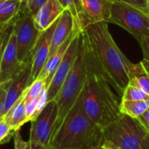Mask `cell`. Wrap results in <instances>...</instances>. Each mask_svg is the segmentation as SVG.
Instances as JSON below:
<instances>
[{
  "label": "cell",
  "instance_id": "cell-1",
  "mask_svg": "<svg viewBox=\"0 0 149 149\" xmlns=\"http://www.w3.org/2000/svg\"><path fill=\"white\" fill-rule=\"evenodd\" d=\"M86 64L101 75L119 95L129 83L128 68L132 63L113 40L107 22L92 24L81 31Z\"/></svg>",
  "mask_w": 149,
  "mask_h": 149
},
{
  "label": "cell",
  "instance_id": "cell-2",
  "mask_svg": "<svg viewBox=\"0 0 149 149\" xmlns=\"http://www.w3.org/2000/svg\"><path fill=\"white\" fill-rule=\"evenodd\" d=\"M82 108L92 122L104 132L120 115V101L108 82L87 66V78L80 94Z\"/></svg>",
  "mask_w": 149,
  "mask_h": 149
},
{
  "label": "cell",
  "instance_id": "cell-3",
  "mask_svg": "<svg viewBox=\"0 0 149 149\" xmlns=\"http://www.w3.org/2000/svg\"><path fill=\"white\" fill-rule=\"evenodd\" d=\"M103 132L85 113L80 97L58 130L52 135V149L101 148Z\"/></svg>",
  "mask_w": 149,
  "mask_h": 149
},
{
  "label": "cell",
  "instance_id": "cell-4",
  "mask_svg": "<svg viewBox=\"0 0 149 149\" xmlns=\"http://www.w3.org/2000/svg\"><path fill=\"white\" fill-rule=\"evenodd\" d=\"M87 78V64L85 47L80 35L79 45L75 62L66 77L62 87L55 97L58 107V115L52 135L58 130L66 116L78 101L85 86Z\"/></svg>",
  "mask_w": 149,
  "mask_h": 149
},
{
  "label": "cell",
  "instance_id": "cell-5",
  "mask_svg": "<svg viewBox=\"0 0 149 149\" xmlns=\"http://www.w3.org/2000/svg\"><path fill=\"white\" fill-rule=\"evenodd\" d=\"M148 137L137 119L121 114L103 132L101 149H141Z\"/></svg>",
  "mask_w": 149,
  "mask_h": 149
},
{
  "label": "cell",
  "instance_id": "cell-6",
  "mask_svg": "<svg viewBox=\"0 0 149 149\" xmlns=\"http://www.w3.org/2000/svg\"><path fill=\"white\" fill-rule=\"evenodd\" d=\"M107 23L122 27L132 34L139 44L143 38L149 37V14L132 5L113 2Z\"/></svg>",
  "mask_w": 149,
  "mask_h": 149
},
{
  "label": "cell",
  "instance_id": "cell-7",
  "mask_svg": "<svg viewBox=\"0 0 149 149\" xmlns=\"http://www.w3.org/2000/svg\"><path fill=\"white\" fill-rule=\"evenodd\" d=\"M17 42V58L23 65L31 60V53L41 32L36 28L33 16L30 11L22 10L13 23Z\"/></svg>",
  "mask_w": 149,
  "mask_h": 149
},
{
  "label": "cell",
  "instance_id": "cell-8",
  "mask_svg": "<svg viewBox=\"0 0 149 149\" xmlns=\"http://www.w3.org/2000/svg\"><path fill=\"white\" fill-rule=\"evenodd\" d=\"M58 115V107L53 100L47 102L43 111L31 121L30 139L32 143L49 147L55 122Z\"/></svg>",
  "mask_w": 149,
  "mask_h": 149
},
{
  "label": "cell",
  "instance_id": "cell-9",
  "mask_svg": "<svg viewBox=\"0 0 149 149\" xmlns=\"http://www.w3.org/2000/svg\"><path fill=\"white\" fill-rule=\"evenodd\" d=\"M81 31H79L72 41L71 42L68 49L66 50L63 59L61 60L60 64L58 65L50 84L46 87L47 92V102L52 101L55 99L57 94L58 93L60 88L62 87L66 77L68 76L74 62L77 58L79 40H80Z\"/></svg>",
  "mask_w": 149,
  "mask_h": 149
},
{
  "label": "cell",
  "instance_id": "cell-10",
  "mask_svg": "<svg viewBox=\"0 0 149 149\" xmlns=\"http://www.w3.org/2000/svg\"><path fill=\"white\" fill-rule=\"evenodd\" d=\"M82 14L79 28L82 31L92 24L108 22L113 2L111 0H79Z\"/></svg>",
  "mask_w": 149,
  "mask_h": 149
},
{
  "label": "cell",
  "instance_id": "cell-11",
  "mask_svg": "<svg viewBox=\"0 0 149 149\" xmlns=\"http://www.w3.org/2000/svg\"><path fill=\"white\" fill-rule=\"evenodd\" d=\"M56 24L57 22H55L45 31H42L38 40L36 43V45L31 53V65L28 86L38 78L40 72H42L45 63L49 58L51 41Z\"/></svg>",
  "mask_w": 149,
  "mask_h": 149
},
{
  "label": "cell",
  "instance_id": "cell-12",
  "mask_svg": "<svg viewBox=\"0 0 149 149\" xmlns=\"http://www.w3.org/2000/svg\"><path fill=\"white\" fill-rule=\"evenodd\" d=\"M26 64H21L17 58L16 37L12 28L3 53L0 71V83L12 80L22 71Z\"/></svg>",
  "mask_w": 149,
  "mask_h": 149
},
{
  "label": "cell",
  "instance_id": "cell-13",
  "mask_svg": "<svg viewBox=\"0 0 149 149\" xmlns=\"http://www.w3.org/2000/svg\"><path fill=\"white\" fill-rule=\"evenodd\" d=\"M31 60L29 61L24 66L22 71L12 80H10V83L6 91L3 117L13 107V105L23 95L24 92L27 88L30 72H31Z\"/></svg>",
  "mask_w": 149,
  "mask_h": 149
},
{
  "label": "cell",
  "instance_id": "cell-14",
  "mask_svg": "<svg viewBox=\"0 0 149 149\" xmlns=\"http://www.w3.org/2000/svg\"><path fill=\"white\" fill-rule=\"evenodd\" d=\"M76 29L79 28L72 13L68 10H65L60 17L58 19L52 33L49 58L59 48V46L72 34Z\"/></svg>",
  "mask_w": 149,
  "mask_h": 149
},
{
  "label": "cell",
  "instance_id": "cell-15",
  "mask_svg": "<svg viewBox=\"0 0 149 149\" xmlns=\"http://www.w3.org/2000/svg\"><path fill=\"white\" fill-rule=\"evenodd\" d=\"M65 10L58 0H48L33 16L36 28L40 32L45 31L58 21Z\"/></svg>",
  "mask_w": 149,
  "mask_h": 149
},
{
  "label": "cell",
  "instance_id": "cell-16",
  "mask_svg": "<svg viewBox=\"0 0 149 149\" xmlns=\"http://www.w3.org/2000/svg\"><path fill=\"white\" fill-rule=\"evenodd\" d=\"M79 31H80V30L76 29L72 32V34L59 46V48L48 58L47 62L45 63V65L42 72H40L38 78L42 79H44L45 81V86L46 87L50 84V82H51V80H52V77H53L58 65L60 64L61 60L63 59V57H64L66 50L68 49L71 42L72 41V39L74 38V37L76 36V34Z\"/></svg>",
  "mask_w": 149,
  "mask_h": 149
},
{
  "label": "cell",
  "instance_id": "cell-17",
  "mask_svg": "<svg viewBox=\"0 0 149 149\" xmlns=\"http://www.w3.org/2000/svg\"><path fill=\"white\" fill-rule=\"evenodd\" d=\"M129 83L146 93L149 96V62L146 59L138 64L131 63L128 68Z\"/></svg>",
  "mask_w": 149,
  "mask_h": 149
},
{
  "label": "cell",
  "instance_id": "cell-18",
  "mask_svg": "<svg viewBox=\"0 0 149 149\" xmlns=\"http://www.w3.org/2000/svg\"><path fill=\"white\" fill-rule=\"evenodd\" d=\"M2 120L10 127L12 132L20 130L21 127H23L27 122L24 93L13 105V107L6 113V114L3 115Z\"/></svg>",
  "mask_w": 149,
  "mask_h": 149
},
{
  "label": "cell",
  "instance_id": "cell-19",
  "mask_svg": "<svg viewBox=\"0 0 149 149\" xmlns=\"http://www.w3.org/2000/svg\"><path fill=\"white\" fill-rule=\"evenodd\" d=\"M22 8L21 0H7L0 3V29L13 23Z\"/></svg>",
  "mask_w": 149,
  "mask_h": 149
},
{
  "label": "cell",
  "instance_id": "cell-20",
  "mask_svg": "<svg viewBox=\"0 0 149 149\" xmlns=\"http://www.w3.org/2000/svg\"><path fill=\"white\" fill-rule=\"evenodd\" d=\"M149 108V100H120L121 114L138 119Z\"/></svg>",
  "mask_w": 149,
  "mask_h": 149
},
{
  "label": "cell",
  "instance_id": "cell-21",
  "mask_svg": "<svg viewBox=\"0 0 149 149\" xmlns=\"http://www.w3.org/2000/svg\"><path fill=\"white\" fill-rule=\"evenodd\" d=\"M45 81L42 79L38 78L34 80L24 92V102L27 103L32 100L38 99L39 94L41 93L42 90L45 88Z\"/></svg>",
  "mask_w": 149,
  "mask_h": 149
},
{
  "label": "cell",
  "instance_id": "cell-22",
  "mask_svg": "<svg viewBox=\"0 0 149 149\" xmlns=\"http://www.w3.org/2000/svg\"><path fill=\"white\" fill-rule=\"evenodd\" d=\"M121 100H149V96L140 88L128 84L123 91Z\"/></svg>",
  "mask_w": 149,
  "mask_h": 149
},
{
  "label": "cell",
  "instance_id": "cell-23",
  "mask_svg": "<svg viewBox=\"0 0 149 149\" xmlns=\"http://www.w3.org/2000/svg\"><path fill=\"white\" fill-rule=\"evenodd\" d=\"M58 2L65 10H68L72 13L78 28L80 30L79 22H80L81 14H82V8H81L80 1L79 0H58Z\"/></svg>",
  "mask_w": 149,
  "mask_h": 149
},
{
  "label": "cell",
  "instance_id": "cell-24",
  "mask_svg": "<svg viewBox=\"0 0 149 149\" xmlns=\"http://www.w3.org/2000/svg\"><path fill=\"white\" fill-rule=\"evenodd\" d=\"M14 149H51L50 147H44L38 144L31 142L30 141H24L21 136L20 130L14 132Z\"/></svg>",
  "mask_w": 149,
  "mask_h": 149
},
{
  "label": "cell",
  "instance_id": "cell-25",
  "mask_svg": "<svg viewBox=\"0 0 149 149\" xmlns=\"http://www.w3.org/2000/svg\"><path fill=\"white\" fill-rule=\"evenodd\" d=\"M14 23V22H13ZM13 23L9 24L8 25L4 26L1 30V34H0V71H1V64H2V58H3V53L5 48V45L7 44L9 36L12 31L13 28Z\"/></svg>",
  "mask_w": 149,
  "mask_h": 149
},
{
  "label": "cell",
  "instance_id": "cell-26",
  "mask_svg": "<svg viewBox=\"0 0 149 149\" xmlns=\"http://www.w3.org/2000/svg\"><path fill=\"white\" fill-rule=\"evenodd\" d=\"M38 103V98L25 103V115H26L27 122L34 120L35 115H36V112H37Z\"/></svg>",
  "mask_w": 149,
  "mask_h": 149
},
{
  "label": "cell",
  "instance_id": "cell-27",
  "mask_svg": "<svg viewBox=\"0 0 149 149\" xmlns=\"http://www.w3.org/2000/svg\"><path fill=\"white\" fill-rule=\"evenodd\" d=\"M14 132H12L10 127L2 120L0 121V144L6 143L13 136Z\"/></svg>",
  "mask_w": 149,
  "mask_h": 149
},
{
  "label": "cell",
  "instance_id": "cell-28",
  "mask_svg": "<svg viewBox=\"0 0 149 149\" xmlns=\"http://www.w3.org/2000/svg\"><path fill=\"white\" fill-rule=\"evenodd\" d=\"M113 2H119V3H127L129 5H132L141 10H142L143 12L148 13L149 14V9L148 7V3H147V0H111Z\"/></svg>",
  "mask_w": 149,
  "mask_h": 149
},
{
  "label": "cell",
  "instance_id": "cell-29",
  "mask_svg": "<svg viewBox=\"0 0 149 149\" xmlns=\"http://www.w3.org/2000/svg\"><path fill=\"white\" fill-rule=\"evenodd\" d=\"M10 83V80L4 82V83H0V121L3 119L5 95H6V91H7V88H8Z\"/></svg>",
  "mask_w": 149,
  "mask_h": 149
},
{
  "label": "cell",
  "instance_id": "cell-30",
  "mask_svg": "<svg viewBox=\"0 0 149 149\" xmlns=\"http://www.w3.org/2000/svg\"><path fill=\"white\" fill-rule=\"evenodd\" d=\"M137 120H139V122L141 123L142 127L145 129V131L149 135V108L142 115H141Z\"/></svg>",
  "mask_w": 149,
  "mask_h": 149
},
{
  "label": "cell",
  "instance_id": "cell-31",
  "mask_svg": "<svg viewBox=\"0 0 149 149\" xmlns=\"http://www.w3.org/2000/svg\"><path fill=\"white\" fill-rule=\"evenodd\" d=\"M140 45L142 50V53L144 56V59L149 62V37L143 38L140 42Z\"/></svg>",
  "mask_w": 149,
  "mask_h": 149
},
{
  "label": "cell",
  "instance_id": "cell-32",
  "mask_svg": "<svg viewBox=\"0 0 149 149\" xmlns=\"http://www.w3.org/2000/svg\"><path fill=\"white\" fill-rule=\"evenodd\" d=\"M48 0H33L31 6L30 8V12L32 16H34L36 14V12L38 11V10Z\"/></svg>",
  "mask_w": 149,
  "mask_h": 149
},
{
  "label": "cell",
  "instance_id": "cell-33",
  "mask_svg": "<svg viewBox=\"0 0 149 149\" xmlns=\"http://www.w3.org/2000/svg\"><path fill=\"white\" fill-rule=\"evenodd\" d=\"M32 2H33V0H21L22 5H23L22 10H25L30 11V8L31 6Z\"/></svg>",
  "mask_w": 149,
  "mask_h": 149
},
{
  "label": "cell",
  "instance_id": "cell-34",
  "mask_svg": "<svg viewBox=\"0 0 149 149\" xmlns=\"http://www.w3.org/2000/svg\"><path fill=\"white\" fill-rule=\"evenodd\" d=\"M148 138L146 139V141H144V143H143V145L141 146V149H149V143H148Z\"/></svg>",
  "mask_w": 149,
  "mask_h": 149
},
{
  "label": "cell",
  "instance_id": "cell-35",
  "mask_svg": "<svg viewBox=\"0 0 149 149\" xmlns=\"http://www.w3.org/2000/svg\"><path fill=\"white\" fill-rule=\"evenodd\" d=\"M147 3H148V7L149 9V0H147Z\"/></svg>",
  "mask_w": 149,
  "mask_h": 149
},
{
  "label": "cell",
  "instance_id": "cell-36",
  "mask_svg": "<svg viewBox=\"0 0 149 149\" xmlns=\"http://www.w3.org/2000/svg\"><path fill=\"white\" fill-rule=\"evenodd\" d=\"M4 1H7V0H0V3H2V2H4Z\"/></svg>",
  "mask_w": 149,
  "mask_h": 149
},
{
  "label": "cell",
  "instance_id": "cell-37",
  "mask_svg": "<svg viewBox=\"0 0 149 149\" xmlns=\"http://www.w3.org/2000/svg\"><path fill=\"white\" fill-rule=\"evenodd\" d=\"M1 30H2V28H1V29H0V34H1Z\"/></svg>",
  "mask_w": 149,
  "mask_h": 149
},
{
  "label": "cell",
  "instance_id": "cell-38",
  "mask_svg": "<svg viewBox=\"0 0 149 149\" xmlns=\"http://www.w3.org/2000/svg\"><path fill=\"white\" fill-rule=\"evenodd\" d=\"M148 143H149V135H148Z\"/></svg>",
  "mask_w": 149,
  "mask_h": 149
},
{
  "label": "cell",
  "instance_id": "cell-39",
  "mask_svg": "<svg viewBox=\"0 0 149 149\" xmlns=\"http://www.w3.org/2000/svg\"><path fill=\"white\" fill-rule=\"evenodd\" d=\"M93 149H101V148H93Z\"/></svg>",
  "mask_w": 149,
  "mask_h": 149
},
{
  "label": "cell",
  "instance_id": "cell-40",
  "mask_svg": "<svg viewBox=\"0 0 149 149\" xmlns=\"http://www.w3.org/2000/svg\"><path fill=\"white\" fill-rule=\"evenodd\" d=\"M51 149H52V148H51Z\"/></svg>",
  "mask_w": 149,
  "mask_h": 149
}]
</instances>
